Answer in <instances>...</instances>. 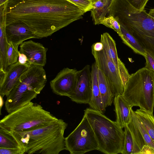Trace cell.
<instances>
[{"label": "cell", "instance_id": "29", "mask_svg": "<svg viewBox=\"0 0 154 154\" xmlns=\"http://www.w3.org/2000/svg\"><path fill=\"white\" fill-rule=\"evenodd\" d=\"M144 57L146 60L145 67L154 72V59L147 52L146 56Z\"/></svg>", "mask_w": 154, "mask_h": 154}, {"label": "cell", "instance_id": "5", "mask_svg": "<svg viewBox=\"0 0 154 154\" xmlns=\"http://www.w3.org/2000/svg\"><path fill=\"white\" fill-rule=\"evenodd\" d=\"M58 119L40 105L31 101L4 117L0 121V127L22 132L42 128Z\"/></svg>", "mask_w": 154, "mask_h": 154}, {"label": "cell", "instance_id": "2", "mask_svg": "<svg viewBox=\"0 0 154 154\" xmlns=\"http://www.w3.org/2000/svg\"><path fill=\"white\" fill-rule=\"evenodd\" d=\"M67 126L63 119H58L32 131H8L23 149L24 154H58L66 150L64 134Z\"/></svg>", "mask_w": 154, "mask_h": 154}, {"label": "cell", "instance_id": "4", "mask_svg": "<svg viewBox=\"0 0 154 154\" xmlns=\"http://www.w3.org/2000/svg\"><path fill=\"white\" fill-rule=\"evenodd\" d=\"M84 114L93 129L98 142V150L106 154L121 153L125 134L115 121L91 108L84 110Z\"/></svg>", "mask_w": 154, "mask_h": 154}, {"label": "cell", "instance_id": "25", "mask_svg": "<svg viewBox=\"0 0 154 154\" xmlns=\"http://www.w3.org/2000/svg\"><path fill=\"white\" fill-rule=\"evenodd\" d=\"M19 51L11 43H9L7 56L9 66L14 64L18 60Z\"/></svg>", "mask_w": 154, "mask_h": 154}, {"label": "cell", "instance_id": "13", "mask_svg": "<svg viewBox=\"0 0 154 154\" xmlns=\"http://www.w3.org/2000/svg\"><path fill=\"white\" fill-rule=\"evenodd\" d=\"M29 63L23 64L18 61L9 66L3 81L0 82V96H6L14 86L21 75L29 68Z\"/></svg>", "mask_w": 154, "mask_h": 154}, {"label": "cell", "instance_id": "30", "mask_svg": "<svg viewBox=\"0 0 154 154\" xmlns=\"http://www.w3.org/2000/svg\"><path fill=\"white\" fill-rule=\"evenodd\" d=\"M154 154V148L148 145H144L142 148L140 154Z\"/></svg>", "mask_w": 154, "mask_h": 154}, {"label": "cell", "instance_id": "1", "mask_svg": "<svg viewBox=\"0 0 154 154\" xmlns=\"http://www.w3.org/2000/svg\"><path fill=\"white\" fill-rule=\"evenodd\" d=\"M6 26L17 23L38 38L82 18L85 12L68 0H7Z\"/></svg>", "mask_w": 154, "mask_h": 154}, {"label": "cell", "instance_id": "10", "mask_svg": "<svg viewBox=\"0 0 154 154\" xmlns=\"http://www.w3.org/2000/svg\"><path fill=\"white\" fill-rule=\"evenodd\" d=\"M77 70L64 68L50 82L51 88L55 94L70 97L76 85Z\"/></svg>", "mask_w": 154, "mask_h": 154}, {"label": "cell", "instance_id": "33", "mask_svg": "<svg viewBox=\"0 0 154 154\" xmlns=\"http://www.w3.org/2000/svg\"><path fill=\"white\" fill-rule=\"evenodd\" d=\"M148 14L150 16L154 18V9H150Z\"/></svg>", "mask_w": 154, "mask_h": 154}, {"label": "cell", "instance_id": "34", "mask_svg": "<svg viewBox=\"0 0 154 154\" xmlns=\"http://www.w3.org/2000/svg\"><path fill=\"white\" fill-rule=\"evenodd\" d=\"M7 0H0V5L2 6L3 5Z\"/></svg>", "mask_w": 154, "mask_h": 154}, {"label": "cell", "instance_id": "9", "mask_svg": "<svg viewBox=\"0 0 154 154\" xmlns=\"http://www.w3.org/2000/svg\"><path fill=\"white\" fill-rule=\"evenodd\" d=\"M91 66H85L77 71L75 89L69 97L73 102L80 104H89L92 94V77Z\"/></svg>", "mask_w": 154, "mask_h": 154}, {"label": "cell", "instance_id": "7", "mask_svg": "<svg viewBox=\"0 0 154 154\" xmlns=\"http://www.w3.org/2000/svg\"><path fill=\"white\" fill-rule=\"evenodd\" d=\"M65 142L66 150L71 154H84L99 148L93 130L84 114L78 126L65 138Z\"/></svg>", "mask_w": 154, "mask_h": 154}, {"label": "cell", "instance_id": "11", "mask_svg": "<svg viewBox=\"0 0 154 154\" xmlns=\"http://www.w3.org/2000/svg\"><path fill=\"white\" fill-rule=\"evenodd\" d=\"M100 42L108 57L116 66L125 87L130 75L124 63L118 57L115 40L109 33L105 32L101 35Z\"/></svg>", "mask_w": 154, "mask_h": 154}, {"label": "cell", "instance_id": "23", "mask_svg": "<svg viewBox=\"0 0 154 154\" xmlns=\"http://www.w3.org/2000/svg\"><path fill=\"white\" fill-rule=\"evenodd\" d=\"M0 138V147L7 148L21 147L23 148L9 131L1 127Z\"/></svg>", "mask_w": 154, "mask_h": 154}, {"label": "cell", "instance_id": "3", "mask_svg": "<svg viewBox=\"0 0 154 154\" xmlns=\"http://www.w3.org/2000/svg\"><path fill=\"white\" fill-rule=\"evenodd\" d=\"M47 81L42 66L31 64L6 96L5 109L8 113L24 106L36 97Z\"/></svg>", "mask_w": 154, "mask_h": 154}, {"label": "cell", "instance_id": "12", "mask_svg": "<svg viewBox=\"0 0 154 154\" xmlns=\"http://www.w3.org/2000/svg\"><path fill=\"white\" fill-rule=\"evenodd\" d=\"M48 49L42 44L30 40L22 43L19 51L26 56L30 64L44 66L46 63Z\"/></svg>", "mask_w": 154, "mask_h": 154}, {"label": "cell", "instance_id": "26", "mask_svg": "<svg viewBox=\"0 0 154 154\" xmlns=\"http://www.w3.org/2000/svg\"><path fill=\"white\" fill-rule=\"evenodd\" d=\"M85 12L93 8V5L90 0H68Z\"/></svg>", "mask_w": 154, "mask_h": 154}, {"label": "cell", "instance_id": "32", "mask_svg": "<svg viewBox=\"0 0 154 154\" xmlns=\"http://www.w3.org/2000/svg\"><path fill=\"white\" fill-rule=\"evenodd\" d=\"M103 48L102 43L100 42H97L93 44L91 47V49L96 51H100Z\"/></svg>", "mask_w": 154, "mask_h": 154}, {"label": "cell", "instance_id": "24", "mask_svg": "<svg viewBox=\"0 0 154 154\" xmlns=\"http://www.w3.org/2000/svg\"><path fill=\"white\" fill-rule=\"evenodd\" d=\"M100 24L112 29L116 31L121 38L123 35L119 21L113 16H110L105 17L101 21Z\"/></svg>", "mask_w": 154, "mask_h": 154}, {"label": "cell", "instance_id": "19", "mask_svg": "<svg viewBox=\"0 0 154 154\" xmlns=\"http://www.w3.org/2000/svg\"><path fill=\"white\" fill-rule=\"evenodd\" d=\"M113 0H98L93 4L91 16L96 25L100 24L102 20L106 17Z\"/></svg>", "mask_w": 154, "mask_h": 154}, {"label": "cell", "instance_id": "27", "mask_svg": "<svg viewBox=\"0 0 154 154\" xmlns=\"http://www.w3.org/2000/svg\"><path fill=\"white\" fill-rule=\"evenodd\" d=\"M135 8L141 11L144 10L145 7L149 0H126Z\"/></svg>", "mask_w": 154, "mask_h": 154}, {"label": "cell", "instance_id": "16", "mask_svg": "<svg viewBox=\"0 0 154 154\" xmlns=\"http://www.w3.org/2000/svg\"><path fill=\"white\" fill-rule=\"evenodd\" d=\"M92 77V94L88 104L91 108L103 113L105 110L102 99L98 86V67L95 62L91 66Z\"/></svg>", "mask_w": 154, "mask_h": 154}, {"label": "cell", "instance_id": "20", "mask_svg": "<svg viewBox=\"0 0 154 154\" xmlns=\"http://www.w3.org/2000/svg\"><path fill=\"white\" fill-rule=\"evenodd\" d=\"M124 129V143L121 154H140L141 149L134 134L127 125Z\"/></svg>", "mask_w": 154, "mask_h": 154}, {"label": "cell", "instance_id": "28", "mask_svg": "<svg viewBox=\"0 0 154 154\" xmlns=\"http://www.w3.org/2000/svg\"><path fill=\"white\" fill-rule=\"evenodd\" d=\"M0 154H24L23 148L18 147L14 148H7L0 147Z\"/></svg>", "mask_w": 154, "mask_h": 154}, {"label": "cell", "instance_id": "8", "mask_svg": "<svg viewBox=\"0 0 154 154\" xmlns=\"http://www.w3.org/2000/svg\"><path fill=\"white\" fill-rule=\"evenodd\" d=\"M91 52L98 68L103 72L114 96L122 95L125 86L116 66L104 48L100 51L91 49Z\"/></svg>", "mask_w": 154, "mask_h": 154}, {"label": "cell", "instance_id": "37", "mask_svg": "<svg viewBox=\"0 0 154 154\" xmlns=\"http://www.w3.org/2000/svg\"></svg>", "mask_w": 154, "mask_h": 154}, {"label": "cell", "instance_id": "15", "mask_svg": "<svg viewBox=\"0 0 154 154\" xmlns=\"http://www.w3.org/2000/svg\"><path fill=\"white\" fill-rule=\"evenodd\" d=\"M113 102L116 116L115 122L123 129L130 122L131 109L132 107L124 98L122 95L115 96Z\"/></svg>", "mask_w": 154, "mask_h": 154}, {"label": "cell", "instance_id": "22", "mask_svg": "<svg viewBox=\"0 0 154 154\" xmlns=\"http://www.w3.org/2000/svg\"><path fill=\"white\" fill-rule=\"evenodd\" d=\"M120 25L123 35V37L121 39L123 43L130 48L136 54L141 55L144 57L146 56V52L136 39L121 24Z\"/></svg>", "mask_w": 154, "mask_h": 154}, {"label": "cell", "instance_id": "17", "mask_svg": "<svg viewBox=\"0 0 154 154\" xmlns=\"http://www.w3.org/2000/svg\"><path fill=\"white\" fill-rule=\"evenodd\" d=\"M6 15L0 16V70L6 72L9 66L8 64L7 53L9 43L6 32Z\"/></svg>", "mask_w": 154, "mask_h": 154}, {"label": "cell", "instance_id": "31", "mask_svg": "<svg viewBox=\"0 0 154 154\" xmlns=\"http://www.w3.org/2000/svg\"><path fill=\"white\" fill-rule=\"evenodd\" d=\"M18 61L20 63L24 64L28 63V59L25 55L19 52Z\"/></svg>", "mask_w": 154, "mask_h": 154}, {"label": "cell", "instance_id": "18", "mask_svg": "<svg viewBox=\"0 0 154 154\" xmlns=\"http://www.w3.org/2000/svg\"><path fill=\"white\" fill-rule=\"evenodd\" d=\"M98 86L103 105L105 108L111 105L114 96L102 72L98 68Z\"/></svg>", "mask_w": 154, "mask_h": 154}, {"label": "cell", "instance_id": "35", "mask_svg": "<svg viewBox=\"0 0 154 154\" xmlns=\"http://www.w3.org/2000/svg\"><path fill=\"white\" fill-rule=\"evenodd\" d=\"M0 96V102H1V103H0V107H1H1L2 106V105H3V99H2V98L3 97H2V96Z\"/></svg>", "mask_w": 154, "mask_h": 154}, {"label": "cell", "instance_id": "21", "mask_svg": "<svg viewBox=\"0 0 154 154\" xmlns=\"http://www.w3.org/2000/svg\"><path fill=\"white\" fill-rule=\"evenodd\" d=\"M154 143V116L140 109L134 111Z\"/></svg>", "mask_w": 154, "mask_h": 154}, {"label": "cell", "instance_id": "36", "mask_svg": "<svg viewBox=\"0 0 154 154\" xmlns=\"http://www.w3.org/2000/svg\"><path fill=\"white\" fill-rule=\"evenodd\" d=\"M98 0H90L93 5Z\"/></svg>", "mask_w": 154, "mask_h": 154}, {"label": "cell", "instance_id": "6", "mask_svg": "<svg viewBox=\"0 0 154 154\" xmlns=\"http://www.w3.org/2000/svg\"><path fill=\"white\" fill-rule=\"evenodd\" d=\"M122 95L131 107L153 114L154 72L144 67L131 74Z\"/></svg>", "mask_w": 154, "mask_h": 154}, {"label": "cell", "instance_id": "14", "mask_svg": "<svg viewBox=\"0 0 154 154\" xmlns=\"http://www.w3.org/2000/svg\"><path fill=\"white\" fill-rule=\"evenodd\" d=\"M5 32L8 43H11L16 48L24 41L32 38H38L27 27L17 23L9 25L6 26Z\"/></svg>", "mask_w": 154, "mask_h": 154}]
</instances>
